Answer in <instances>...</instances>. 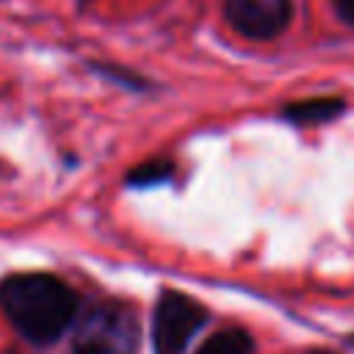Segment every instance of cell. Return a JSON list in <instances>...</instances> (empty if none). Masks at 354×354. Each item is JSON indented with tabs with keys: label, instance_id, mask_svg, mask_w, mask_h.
<instances>
[{
	"label": "cell",
	"instance_id": "cell-1",
	"mask_svg": "<svg viewBox=\"0 0 354 354\" xmlns=\"http://www.w3.org/2000/svg\"><path fill=\"white\" fill-rule=\"evenodd\" d=\"M0 307L11 326L33 343L58 340L77 315L72 288L50 274H17L3 279Z\"/></svg>",
	"mask_w": 354,
	"mask_h": 354
},
{
	"label": "cell",
	"instance_id": "cell-2",
	"mask_svg": "<svg viewBox=\"0 0 354 354\" xmlns=\"http://www.w3.org/2000/svg\"><path fill=\"white\" fill-rule=\"evenodd\" d=\"M141 329L136 315L113 301L91 304L75 326V354H138Z\"/></svg>",
	"mask_w": 354,
	"mask_h": 354
},
{
	"label": "cell",
	"instance_id": "cell-3",
	"mask_svg": "<svg viewBox=\"0 0 354 354\" xmlns=\"http://www.w3.org/2000/svg\"><path fill=\"white\" fill-rule=\"evenodd\" d=\"M205 324H207V310L196 299L180 290H166L152 313L155 354H183Z\"/></svg>",
	"mask_w": 354,
	"mask_h": 354
},
{
	"label": "cell",
	"instance_id": "cell-4",
	"mask_svg": "<svg viewBox=\"0 0 354 354\" xmlns=\"http://www.w3.org/2000/svg\"><path fill=\"white\" fill-rule=\"evenodd\" d=\"M230 25L249 39H274L290 22V0H224Z\"/></svg>",
	"mask_w": 354,
	"mask_h": 354
},
{
	"label": "cell",
	"instance_id": "cell-5",
	"mask_svg": "<svg viewBox=\"0 0 354 354\" xmlns=\"http://www.w3.org/2000/svg\"><path fill=\"white\" fill-rule=\"evenodd\" d=\"M343 111V100L337 97H315V100H301L285 108V116L299 124H315V122H329Z\"/></svg>",
	"mask_w": 354,
	"mask_h": 354
},
{
	"label": "cell",
	"instance_id": "cell-6",
	"mask_svg": "<svg viewBox=\"0 0 354 354\" xmlns=\"http://www.w3.org/2000/svg\"><path fill=\"white\" fill-rule=\"evenodd\" d=\"M252 351H254V340L243 329H221L196 354H252Z\"/></svg>",
	"mask_w": 354,
	"mask_h": 354
},
{
	"label": "cell",
	"instance_id": "cell-7",
	"mask_svg": "<svg viewBox=\"0 0 354 354\" xmlns=\"http://www.w3.org/2000/svg\"><path fill=\"white\" fill-rule=\"evenodd\" d=\"M169 174H171V163L169 160H147V163L136 166L127 174V183L141 188V185H155V183L169 180Z\"/></svg>",
	"mask_w": 354,
	"mask_h": 354
},
{
	"label": "cell",
	"instance_id": "cell-8",
	"mask_svg": "<svg viewBox=\"0 0 354 354\" xmlns=\"http://www.w3.org/2000/svg\"><path fill=\"white\" fill-rule=\"evenodd\" d=\"M335 11L340 14L343 22L354 25V0H335Z\"/></svg>",
	"mask_w": 354,
	"mask_h": 354
},
{
	"label": "cell",
	"instance_id": "cell-9",
	"mask_svg": "<svg viewBox=\"0 0 354 354\" xmlns=\"http://www.w3.org/2000/svg\"><path fill=\"white\" fill-rule=\"evenodd\" d=\"M310 354H332V351H310Z\"/></svg>",
	"mask_w": 354,
	"mask_h": 354
}]
</instances>
